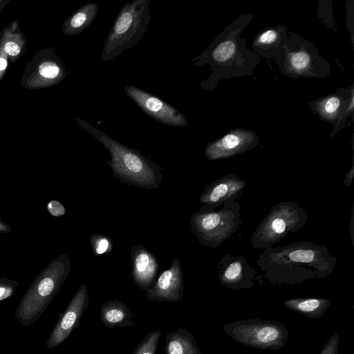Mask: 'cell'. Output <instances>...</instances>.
Instances as JSON below:
<instances>
[{
	"label": "cell",
	"mask_w": 354,
	"mask_h": 354,
	"mask_svg": "<svg viewBox=\"0 0 354 354\" xmlns=\"http://www.w3.org/2000/svg\"><path fill=\"white\" fill-rule=\"evenodd\" d=\"M337 261L326 246L300 241L264 250L256 263L271 283L281 285L326 279L332 274Z\"/></svg>",
	"instance_id": "cell-1"
},
{
	"label": "cell",
	"mask_w": 354,
	"mask_h": 354,
	"mask_svg": "<svg viewBox=\"0 0 354 354\" xmlns=\"http://www.w3.org/2000/svg\"><path fill=\"white\" fill-rule=\"evenodd\" d=\"M254 17L252 13L241 14L221 32L199 55L192 59L193 66H210V75L201 82L203 90L212 91L221 80L252 76L261 57L245 46L241 34Z\"/></svg>",
	"instance_id": "cell-2"
},
{
	"label": "cell",
	"mask_w": 354,
	"mask_h": 354,
	"mask_svg": "<svg viewBox=\"0 0 354 354\" xmlns=\"http://www.w3.org/2000/svg\"><path fill=\"white\" fill-rule=\"evenodd\" d=\"M79 124L93 136L110 153L106 162L112 176L120 182L147 189L159 187L162 169L159 165L142 155L139 151L128 147L91 126L82 119Z\"/></svg>",
	"instance_id": "cell-3"
},
{
	"label": "cell",
	"mask_w": 354,
	"mask_h": 354,
	"mask_svg": "<svg viewBox=\"0 0 354 354\" xmlns=\"http://www.w3.org/2000/svg\"><path fill=\"white\" fill-rule=\"evenodd\" d=\"M71 268L68 254L49 263L32 282L19 303L15 317L25 326L34 324L46 310L65 282Z\"/></svg>",
	"instance_id": "cell-4"
},
{
	"label": "cell",
	"mask_w": 354,
	"mask_h": 354,
	"mask_svg": "<svg viewBox=\"0 0 354 354\" xmlns=\"http://www.w3.org/2000/svg\"><path fill=\"white\" fill-rule=\"evenodd\" d=\"M149 2L150 0H133L124 3L104 41L102 61L114 59L142 39L151 18Z\"/></svg>",
	"instance_id": "cell-5"
},
{
	"label": "cell",
	"mask_w": 354,
	"mask_h": 354,
	"mask_svg": "<svg viewBox=\"0 0 354 354\" xmlns=\"http://www.w3.org/2000/svg\"><path fill=\"white\" fill-rule=\"evenodd\" d=\"M274 60L279 72L291 78H324L330 73L331 65L318 48L295 32H288L283 52Z\"/></svg>",
	"instance_id": "cell-6"
},
{
	"label": "cell",
	"mask_w": 354,
	"mask_h": 354,
	"mask_svg": "<svg viewBox=\"0 0 354 354\" xmlns=\"http://www.w3.org/2000/svg\"><path fill=\"white\" fill-rule=\"evenodd\" d=\"M241 224V205L235 201L213 209L201 207L190 218L191 232L201 244L211 248L228 239Z\"/></svg>",
	"instance_id": "cell-7"
},
{
	"label": "cell",
	"mask_w": 354,
	"mask_h": 354,
	"mask_svg": "<svg viewBox=\"0 0 354 354\" xmlns=\"http://www.w3.org/2000/svg\"><path fill=\"white\" fill-rule=\"evenodd\" d=\"M305 209L292 201H281L273 206L250 238L254 248H272L289 234L299 231L306 224Z\"/></svg>",
	"instance_id": "cell-8"
},
{
	"label": "cell",
	"mask_w": 354,
	"mask_h": 354,
	"mask_svg": "<svg viewBox=\"0 0 354 354\" xmlns=\"http://www.w3.org/2000/svg\"><path fill=\"white\" fill-rule=\"evenodd\" d=\"M223 328L233 340L261 350H279L288 338V330L275 320L239 319L223 325Z\"/></svg>",
	"instance_id": "cell-9"
},
{
	"label": "cell",
	"mask_w": 354,
	"mask_h": 354,
	"mask_svg": "<svg viewBox=\"0 0 354 354\" xmlns=\"http://www.w3.org/2000/svg\"><path fill=\"white\" fill-rule=\"evenodd\" d=\"M259 144V137L251 129L235 128L209 142L204 153L210 161L223 160L248 151Z\"/></svg>",
	"instance_id": "cell-10"
},
{
	"label": "cell",
	"mask_w": 354,
	"mask_h": 354,
	"mask_svg": "<svg viewBox=\"0 0 354 354\" xmlns=\"http://www.w3.org/2000/svg\"><path fill=\"white\" fill-rule=\"evenodd\" d=\"M124 92L145 113L156 120L173 127H185L188 124L181 112L159 97L131 85L124 87Z\"/></svg>",
	"instance_id": "cell-11"
},
{
	"label": "cell",
	"mask_w": 354,
	"mask_h": 354,
	"mask_svg": "<svg viewBox=\"0 0 354 354\" xmlns=\"http://www.w3.org/2000/svg\"><path fill=\"white\" fill-rule=\"evenodd\" d=\"M89 301L88 288L82 284L70 301L64 313L52 330L47 341L48 348H53L63 343L76 328Z\"/></svg>",
	"instance_id": "cell-12"
},
{
	"label": "cell",
	"mask_w": 354,
	"mask_h": 354,
	"mask_svg": "<svg viewBox=\"0 0 354 354\" xmlns=\"http://www.w3.org/2000/svg\"><path fill=\"white\" fill-rule=\"evenodd\" d=\"M217 269L219 281L227 288L248 289L254 285L257 271L241 254L226 253L217 262Z\"/></svg>",
	"instance_id": "cell-13"
},
{
	"label": "cell",
	"mask_w": 354,
	"mask_h": 354,
	"mask_svg": "<svg viewBox=\"0 0 354 354\" xmlns=\"http://www.w3.org/2000/svg\"><path fill=\"white\" fill-rule=\"evenodd\" d=\"M245 187L246 181L236 174H226L207 185L198 201L203 205V209H216L226 202L239 198Z\"/></svg>",
	"instance_id": "cell-14"
},
{
	"label": "cell",
	"mask_w": 354,
	"mask_h": 354,
	"mask_svg": "<svg viewBox=\"0 0 354 354\" xmlns=\"http://www.w3.org/2000/svg\"><path fill=\"white\" fill-rule=\"evenodd\" d=\"M183 272L179 260L174 258L169 268L160 272L147 291V298L149 301H178L183 298Z\"/></svg>",
	"instance_id": "cell-15"
},
{
	"label": "cell",
	"mask_w": 354,
	"mask_h": 354,
	"mask_svg": "<svg viewBox=\"0 0 354 354\" xmlns=\"http://www.w3.org/2000/svg\"><path fill=\"white\" fill-rule=\"evenodd\" d=\"M131 277L140 289L147 291L157 277L158 262L156 256L142 245H134L131 250Z\"/></svg>",
	"instance_id": "cell-16"
},
{
	"label": "cell",
	"mask_w": 354,
	"mask_h": 354,
	"mask_svg": "<svg viewBox=\"0 0 354 354\" xmlns=\"http://www.w3.org/2000/svg\"><path fill=\"white\" fill-rule=\"evenodd\" d=\"M353 91V84L348 88H339L333 93L311 101L309 108L319 119L335 126Z\"/></svg>",
	"instance_id": "cell-17"
},
{
	"label": "cell",
	"mask_w": 354,
	"mask_h": 354,
	"mask_svg": "<svg viewBox=\"0 0 354 354\" xmlns=\"http://www.w3.org/2000/svg\"><path fill=\"white\" fill-rule=\"evenodd\" d=\"M288 35V30L285 26L277 25L266 28L254 37L252 50L267 59L279 57L283 52Z\"/></svg>",
	"instance_id": "cell-18"
},
{
	"label": "cell",
	"mask_w": 354,
	"mask_h": 354,
	"mask_svg": "<svg viewBox=\"0 0 354 354\" xmlns=\"http://www.w3.org/2000/svg\"><path fill=\"white\" fill-rule=\"evenodd\" d=\"M131 310L116 299L105 302L100 307V320L109 329L133 326L135 324Z\"/></svg>",
	"instance_id": "cell-19"
},
{
	"label": "cell",
	"mask_w": 354,
	"mask_h": 354,
	"mask_svg": "<svg viewBox=\"0 0 354 354\" xmlns=\"http://www.w3.org/2000/svg\"><path fill=\"white\" fill-rule=\"evenodd\" d=\"M165 354H201L192 333L184 328L167 333Z\"/></svg>",
	"instance_id": "cell-20"
},
{
	"label": "cell",
	"mask_w": 354,
	"mask_h": 354,
	"mask_svg": "<svg viewBox=\"0 0 354 354\" xmlns=\"http://www.w3.org/2000/svg\"><path fill=\"white\" fill-rule=\"evenodd\" d=\"M288 310L310 318H320L327 310L331 301L323 297L292 298L283 301Z\"/></svg>",
	"instance_id": "cell-21"
},
{
	"label": "cell",
	"mask_w": 354,
	"mask_h": 354,
	"mask_svg": "<svg viewBox=\"0 0 354 354\" xmlns=\"http://www.w3.org/2000/svg\"><path fill=\"white\" fill-rule=\"evenodd\" d=\"M98 6L88 3L74 12L66 21L65 32L69 35L79 34L88 28L95 19Z\"/></svg>",
	"instance_id": "cell-22"
},
{
	"label": "cell",
	"mask_w": 354,
	"mask_h": 354,
	"mask_svg": "<svg viewBox=\"0 0 354 354\" xmlns=\"http://www.w3.org/2000/svg\"><path fill=\"white\" fill-rule=\"evenodd\" d=\"M160 335V330L149 332L132 354H156Z\"/></svg>",
	"instance_id": "cell-23"
},
{
	"label": "cell",
	"mask_w": 354,
	"mask_h": 354,
	"mask_svg": "<svg viewBox=\"0 0 354 354\" xmlns=\"http://www.w3.org/2000/svg\"><path fill=\"white\" fill-rule=\"evenodd\" d=\"M90 242L93 253L95 256L109 254L113 246L111 238L104 234L95 233L91 236Z\"/></svg>",
	"instance_id": "cell-24"
},
{
	"label": "cell",
	"mask_w": 354,
	"mask_h": 354,
	"mask_svg": "<svg viewBox=\"0 0 354 354\" xmlns=\"http://www.w3.org/2000/svg\"><path fill=\"white\" fill-rule=\"evenodd\" d=\"M354 115V91L350 95L348 102L341 113L336 124L332 130L330 138H333L339 131L345 127L348 117Z\"/></svg>",
	"instance_id": "cell-25"
},
{
	"label": "cell",
	"mask_w": 354,
	"mask_h": 354,
	"mask_svg": "<svg viewBox=\"0 0 354 354\" xmlns=\"http://www.w3.org/2000/svg\"><path fill=\"white\" fill-rule=\"evenodd\" d=\"M18 285V281L15 280L9 279L6 277L1 278L0 302L12 296Z\"/></svg>",
	"instance_id": "cell-26"
},
{
	"label": "cell",
	"mask_w": 354,
	"mask_h": 354,
	"mask_svg": "<svg viewBox=\"0 0 354 354\" xmlns=\"http://www.w3.org/2000/svg\"><path fill=\"white\" fill-rule=\"evenodd\" d=\"M40 75L48 79H55L61 73L62 71L58 65L53 62H44L39 68Z\"/></svg>",
	"instance_id": "cell-27"
},
{
	"label": "cell",
	"mask_w": 354,
	"mask_h": 354,
	"mask_svg": "<svg viewBox=\"0 0 354 354\" xmlns=\"http://www.w3.org/2000/svg\"><path fill=\"white\" fill-rule=\"evenodd\" d=\"M346 9V26L350 32L351 41L354 47L353 32H354V1H347L345 5Z\"/></svg>",
	"instance_id": "cell-28"
},
{
	"label": "cell",
	"mask_w": 354,
	"mask_h": 354,
	"mask_svg": "<svg viewBox=\"0 0 354 354\" xmlns=\"http://www.w3.org/2000/svg\"><path fill=\"white\" fill-rule=\"evenodd\" d=\"M339 334L334 332L325 344L319 354H338Z\"/></svg>",
	"instance_id": "cell-29"
},
{
	"label": "cell",
	"mask_w": 354,
	"mask_h": 354,
	"mask_svg": "<svg viewBox=\"0 0 354 354\" xmlns=\"http://www.w3.org/2000/svg\"><path fill=\"white\" fill-rule=\"evenodd\" d=\"M46 208L50 214L55 217L62 216L66 214L65 207L57 200L48 201Z\"/></svg>",
	"instance_id": "cell-30"
},
{
	"label": "cell",
	"mask_w": 354,
	"mask_h": 354,
	"mask_svg": "<svg viewBox=\"0 0 354 354\" xmlns=\"http://www.w3.org/2000/svg\"><path fill=\"white\" fill-rule=\"evenodd\" d=\"M5 51L10 56H17L20 52V47L17 44L13 41H8L5 44Z\"/></svg>",
	"instance_id": "cell-31"
},
{
	"label": "cell",
	"mask_w": 354,
	"mask_h": 354,
	"mask_svg": "<svg viewBox=\"0 0 354 354\" xmlns=\"http://www.w3.org/2000/svg\"><path fill=\"white\" fill-rule=\"evenodd\" d=\"M353 175H354V161H353V162H352L351 169L348 171V172L346 174V175L344 178V182H343L344 185H346L347 187L351 185L352 180L353 179Z\"/></svg>",
	"instance_id": "cell-32"
},
{
	"label": "cell",
	"mask_w": 354,
	"mask_h": 354,
	"mask_svg": "<svg viewBox=\"0 0 354 354\" xmlns=\"http://www.w3.org/2000/svg\"><path fill=\"white\" fill-rule=\"evenodd\" d=\"M11 232V227L0 219V234H7Z\"/></svg>",
	"instance_id": "cell-33"
},
{
	"label": "cell",
	"mask_w": 354,
	"mask_h": 354,
	"mask_svg": "<svg viewBox=\"0 0 354 354\" xmlns=\"http://www.w3.org/2000/svg\"><path fill=\"white\" fill-rule=\"evenodd\" d=\"M7 67V61L4 58H0V71H3Z\"/></svg>",
	"instance_id": "cell-34"
},
{
	"label": "cell",
	"mask_w": 354,
	"mask_h": 354,
	"mask_svg": "<svg viewBox=\"0 0 354 354\" xmlns=\"http://www.w3.org/2000/svg\"><path fill=\"white\" fill-rule=\"evenodd\" d=\"M218 354H223V353H218Z\"/></svg>",
	"instance_id": "cell-35"
}]
</instances>
